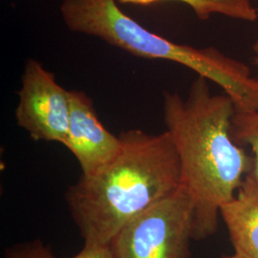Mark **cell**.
I'll use <instances>...</instances> for the list:
<instances>
[{"label":"cell","mask_w":258,"mask_h":258,"mask_svg":"<svg viewBox=\"0 0 258 258\" xmlns=\"http://www.w3.org/2000/svg\"><path fill=\"white\" fill-rule=\"evenodd\" d=\"M198 76L186 99L166 92L163 115L180 161L181 187L192 204L194 240L212 236L220 210L235 196L253 166L252 156L231 136L233 101L212 94Z\"/></svg>","instance_id":"cell-1"},{"label":"cell","mask_w":258,"mask_h":258,"mask_svg":"<svg viewBox=\"0 0 258 258\" xmlns=\"http://www.w3.org/2000/svg\"><path fill=\"white\" fill-rule=\"evenodd\" d=\"M192 204L180 186L134 217L111 240L114 258H189Z\"/></svg>","instance_id":"cell-4"},{"label":"cell","mask_w":258,"mask_h":258,"mask_svg":"<svg viewBox=\"0 0 258 258\" xmlns=\"http://www.w3.org/2000/svg\"><path fill=\"white\" fill-rule=\"evenodd\" d=\"M70 102V120L63 146L77 159L82 175H92L118 155L120 135L115 136L103 126L92 100L83 91L71 90Z\"/></svg>","instance_id":"cell-6"},{"label":"cell","mask_w":258,"mask_h":258,"mask_svg":"<svg viewBox=\"0 0 258 258\" xmlns=\"http://www.w3.org/2000/svg\"><path fill=\"white\" fill-rule=\"evenodd\" d=\"M121 3L151 4L160 0H120ZM184 2L194 10L200 19H208L211 15L219 14L231 19L249 20L253 17L254 7L251 0H177Z\"/></svg>","instance_id":"cell-8"},{"label":"cell","mask_w":258,"mask_h":258,"mask_svg":"<svg viewBox=\"0 0 258 258\" xmlns=\"http://www.w3.org/2000/svg\"><path fill=\"white\" fill-rule=\"evenodd\" d=\"M231 136L237 145L250 148L253 159L251 172L258 179V108L235 110L231 120Z\"/></svg>","instance_id":"cell-9"},{"label":"cell","mask_w":258,"mask_h":258,"mask_svg":"<svg viewBox=\"0 0 258 258\" xmlns=\"http://www.w3.org/2000/svg\"><path fill=\"white\" fill-rule=\"evenodd\" d=\"M120 152L92 175H81L65 201L84 244L109 246L134 217L181 186L180 161L167 131L130 129Z\"/></svg>","instance_id":"cell-2"},{"label":"cell","mask_w":258,"mask_h":258,"mask_svg":"<svg viewBox=\"0 0 258 258\" xmlns=\"http://www.w3.org/2000/svg\"><path fill=\"white\" fill-rule=\"evenodd\" d=\"M69 258H114L109 246L84 244L83 249L74 256Z\"/></svg>","instance_id":"cell-11"},{"label":"cell","mask_w":258,"mask_h":258,"mask_svg":"<svg viewBox=\"0 0 258 258\" xmlns=\"http://www.w3.org/2000/svg\"><path fill=\"white\" fill-rule=\"evenodd\" d=\"M70 91L36 59H28L21 78L16 119L35 141L64 143L70 120Z\"/></svg>","instance_id":"cell-5"},{"label":"cell","mask_w":258,"mask_h":258,"mask_svg":"<svg viewBox=\"0 0 258 258\" xmlns=\"http://www.w3.org/2000/svg\"><path fill=\"white\" fill-rule=\"evenodd\" d=\"M234 249L242 258H258V179L250 171L235 196L220 210Z\"/></svg>","instance_id":"cell-7"},{"label":"cell","mask_w":258,"mask_h":258,"mask_svg":"<svg viewBox=\"0 0 258 258\" xmlns=\"http://www.w3.org/2000/svg\"><path fill=\"white\" fill-rule=\"evenodd\" d=\"M60 13L71 31L99 37L132 55L165 59L225 86L235 73L234 59L214 48L180 44L148 30L119 8L116 0H64Z\"/></svg>","instance_id":"cell-3"},{"label":"cell","mask_w":258,"mask_h":258,"mask_svg":"<svg viewBox=\"0 0 258 258\" xmlns=\"http://www.w3.org/2000/svg\"><path fill=\"white\" fill-rule=\"evenodd\" d=\"M5 258H55L49 246L40 239L13 245L4 251Z\"/></svg>","instance_id":"cell-10"},{"label":"cell","mask_w":258,"mask_h":258,"mask_svg":"<svg viewBox=\"0 0 258 258\" xmlns=\"http://www.w3.org/2000/svg\"><path fill=\"white\" fill-rule=\"evenodd\" d=\"M252 51L255 55V56H254V64L258 66V39L252 45Z\"/></svg>","instance_id":"cell-12"},{"label":"cell","mask_w":258,"mask_h":258,"mask_svg":"<svg viewBox=\"0 0 258 258\" xmlns=\"http://www.w3.org/2000/svg\"><path fill=\"white\" fill-rule=\"evenodd\" d=\"M220 258H242L238 256L237 254H235V253H233V254H227V255H223Z\"/></svg>","instance_id":"cell-13"}]
</instances>
